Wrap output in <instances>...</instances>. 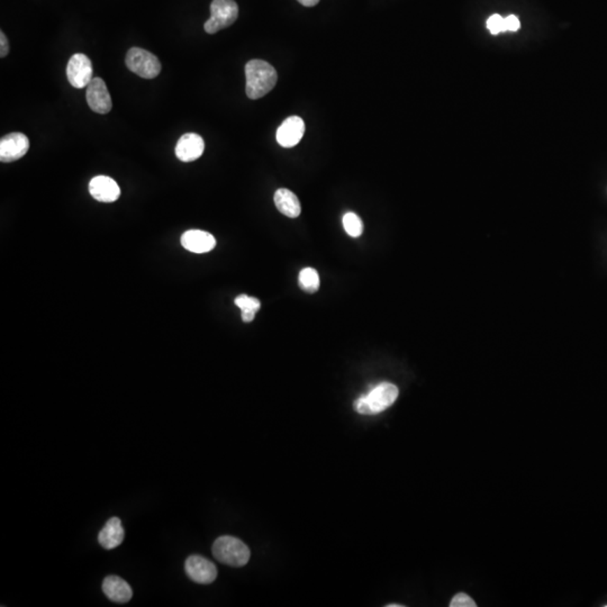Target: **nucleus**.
Segmentation results:
<instances>
[{"instance_id":"f257e3e1","label":"nucleus","mask_w":607,"mask_h":607,"mask_svg":"<svg viewBox=\"0 0 607 607\" xmlns=\"http://www.w3.org/2000/svg\"><path fill=\"white\" fill-rule=\"evenodd\" d=\"M245 92L249 98L260 99L274 89L277 84V71L274 66L263 60H251L245 66Z\"/></svg>"},{"instance_id":"f03ea898","label":"nucleus","mask_w":607,"mask_h":607,"mask_svg":"<svg viewBox=\"0 0 607 607\" xmlns=\"http://www.w3.org/2000/svg\"><path fill=\"white\" fill-rule=\"evenodd\" d=\"M398 397V388L390 383L376 386L367 395L354 402V409L361 415L379 414L388 409Z\"/></svg>"},{"instance_id":"7ed1b4c3","label":"nucleus","mask_w":607,"mask_h":607,"mask_svg":"<svg viewBox=\"0 0 607 607\" xmlns=\"http://www.w3.org/2000/svg\"><path fill=\"white\" fill-rule=\"evenodd\" d=\"M212 551L219 562L231 567H243L248 564L251 557L248 546L240 539L231 536L216 539Z\"/></svg>"},{"instance_id":"20e7f679","label":"nucleus","mask_w":607,"mask_h":607,"mask_svg":"<svg viewBox=\"0 0 607 607\" xmlns=\"http://www.w3.org/2000/svg\"><path fill=\"white\" fill-rule=\"evenodd\" d=\"M239 17V6L234 0H213L210 3V18L205 23L208 34H215L235 23Z\"/></svg>"},{"instance_id":"39448f33","label":"nucleus","mask_w":607,"mask_h":607,"mask_svg":"<svg viewBox=\"0 0 607 607\" xmlns=\"http://www.w3.org/2000/svg\"><path fill=\"white\" fill-rule=\"evenodd\" d=\"M125 64L127 69L143 79H154L161 72V64L156 55L141 47L129 50Z\"/></svg>"},{"instance_id":"423d86ee","label":"nucleus","mask_w":607,"mask_h":607,"mask_svg":"<svg viewBox=\"0 0 607 607\" xmlns=\"http://www.w3.org/2000/svg\"><path fill=\"white\" fill-rule=\"evenodd\" d=\"M66 77L72 87L77 89L86 88L94 79L90 59L82 53L72 55L66 66Z\"/></svg>"},{"instance_id":"0eeeda50","label":"nucleus","mask_w":607,"mask_h":607,"mask_svg":"<svg viewBox=\"0 0 607 607\" xmlns=\"http://www.w3.org/2000/svg\"><path fill=\"white\" fill-rule=\"evenodd\" d=\"M29 150V140L23 133H10L0 141V161L3 163L17 161Z\"/></svg>"},{"instance_id":"6e6552de","label":"nucleus","mask_w":607,"mask_h":607,"mask_svg":"<svg viewBox=\"0 0 607 607\" xmlns=\"http://www.w3.org/2000/svg\"><path fill=\"white\" fill-rule=\"evenodd\" d=\"M188 577L197 584H212L217 577L215 564L202 555H190L184 564Z\"/></svg>"},{"instance_id":"1a4fd4ad","label":"nucleus","mask_w":607,"mask_h":607,"mask_svg":"<svg viewBox=\"0 0 607 607\" xmlns=\"http://www.w3.org/2000/svg\"><path fill=\"white\" fill-rule=\"evenodd\" d=\"M86 98L92 112L104 115L112 110L110 94L103 79H92V82L87 86Z\"/></svg>"},{"instance_id":"9d476101","label":"nucleus","mask_w":607,"mask_h":607,"mask_svg":"<svg viewBox=\"0 0 607 607\" xmlns=\"http://www.w3.org/2000/svg\"><path fill=\"white\" fill-rule=\"evenodd\" d=\"M305 134V123L298 116H291L282 122L277 131V142L282 147H294Z\"/></svg>"},{"instance_id":"9b49d317","label":"nucleus","mask_w":607,"mask_h":607,"mask_svg":"<svg viewBox=\"0 0 607 607\" xmlns=\"http://www.w3.org/2000/svg\"><path fill=\"white\" fill-rule=\"evenodd\" d=\"M204 151V140L196 133H187L182 136L175 149L177 158L182 162L195 161L203 156Z\"/></svg>"},{"instance_id":"f8f14e48","label":"nucleus","mask_w":607,"mask_h":607,"mask_svg":"<svg viewBox=\"0 0 607 607\" xmlns=\"http://www.w3.org/2000/svg\"><path fill=\"white\" fill-rule=\"evenodd\" d=\"M89 193L92 198L101 203H114L121 196L117 182L107 176H97L89 182Z\"/></svg>"},{"instance_id":"ddd939ff","label":"nucleus","mask_w":607,"mask_h":607,"mask_svg":"<svg viewBox=\"0 0 607 607\" xmlns=\"http://www.w3.org/2000/svg\"><path fill=\"white\" fill-rule=\"evenodd\" d=\"M182 248L193 254H207L216 247V240L206 231L189 230L182 234Z\"/></svg>"},{"instance_id":"4468645a","label":"nucleus","mask_w":607,"mask_h":607,"mask_svg":"<svg viewBox=\"0 0 607 607\" xmlns=\"http://www.w3.org/2000/svg\"><path fill=\"white\" fill-rule=\"evenodd\" d=\"M103 592L110 601L124 604L133 597V590L124 579L118 576H108L103 581Z\"/></svg>"},{"instance_id":"2eb2a0df","label":"nucleus","mask_w":607,"mask_h":607,"mask_svg":"<svg viewBox=\"0 0 607 607\" xmlns=\"http://www.w3.org/2000/svg\"><path fill=\"white\" fill-rule=\"evenodd\" d=\"M124 529L121 520L112 518L107 521L98 534V542L104 549L112 550L121 546L124 541Z\"/></svg>"},{"instance_id":"dca6fc26","label":"nucleus","mask_w":607,"mask_h":607,"mask_svg":"<svg viewBox=\"0 0 607 607\" xmlns=\"http://www.w3.org/2000/svg\"><path fill=\"white\" fill-rule=\"evenodd\" d=\"M275 204L278 208L280 213L291 217V219H296L302 213V207H300V199L297 198L291 190L286 188H280L275 193L274 197Z\"/></svg>"},{"instance_id":"f3484780","label":"nucleus","mask_w":607,"mask_h":607,"mask_svg":"<svg viewBox=\"0 0 607 607\" xmlns=\"http://www.w3.org/2000/svg\"><path fill=\"white\" fill-rule=\"evenodd\" d=\"M235 305L242 311V320L244 323H250L254 320L256 314L261 307V302L258 298L248 296V295H240L236 297Z\"/></svg>"},{"instance_id":"a211bd4d","label":"nucleus","mask_w":607,"mask_h":607,"mask_svg":"<svg viewBox=\"0 0 607 607\" xmlns=\"http://www.w3.org/2000/svg\"><path fill=\"white\" fill-rule=\"evenodd\" d=\"M298 284H300V287L302 288V291H306L308 294L316 293L320 288L319 272L314 268L302 269L300 272Z\"/></svg>"},{"instance_id":"6ab92c4d","label":"nucleus","mask_w":607,"mask_h":607,"mask_svg":"<svg viewBox=\"0 0 607 607\" xmlns=\"http://www.w3.org/2000/svg\"><path fill=\"white\" fill-rule=\"evenodd\" d=\"M343 228L351 237H359L363 232V221L357 214L349 212L343 216Z\"/></svg>"},{"instance_id":"aec40b11","label":"nucleus","mask_w":607,"mask_h":607,"mask_svg":"<svg viewBox=\"0 0 607 607\" xmlns=\"http://www.w3.org/2000/svg\"><path fill=\"white\" fill-rule=\"evenodd\" d=\"M487 29H490L492 35H497L504 32V18L501 15L494 14L487 20Z\"/></svg>"},{"instance_id":"412c9836","label":"nucleus","mask_w":607,"mask_h":607,"mask_svg":"<svg viewBox=\"0 0 607 607\" xmlns=\"http://www.w3.org/2000/svg\"><path fill=\"white\" fill-rule=\"evenodd\" d=\"M450 606L476 607L477 606V604H476L475 601H474L470 596H468L465 593H459L452 599L451 603H450Z\"/></svg>"},{"instance_id":"4be33fe9","label":"nucleus","mask_w":607,"mask_h":607,"mask_svg":"<svg viewBox=\"0 0 607 607\" xmlns=\"http://www.w3.org/2000/svg\"><path fill=\"white\" fill-rule=\"evenodd\" d=\"M520 27H521V23L515 15H509L506 18H504V32H506V31L516 32L520 29Z\"/></svg>"},{"instance_id":"5701e85b","label":"nucleus","mask_w":607,"mask_h":607,"mask_svg":"<svg viewBox=\"0 0 607 607\" xmlns=\"http://www.w3.org/2000/svg\"><path fill=\"white\" fill-rule=\"evenodd\" d=\"M9 53V43L5 33H0V57L5 58Z\"/></svg>"},{"instance_id":"b1692460","label":"nucleus","mask_w":607,"mask_h":607,"mask_svg":"<svg viewBox=\"0 0 607 607\" xmlns=\"http://www.w3.org/2000/svg\"><path fill=\"white\" fill-rule=\"evenodd\" d=\"M297 1L305 7L316 6L317 3H320V0H297Z\"/></svg>"},{"instance_id":"393cba45","label":"nucleus","mask_w":607,"mask_h":607,"mask_svg":"<svg viewBox=\"0 0 607 607\" xmlns=\"http://www.w3.org/2000/svg\"><path fill=\"white\" fill-rule=\"evenodd\" d=\"M403 606H404V605H400V604H389V605H387V607H403Z\"/></svg>"},{"instance_id":"a878e982","label":"nucleus","mask_w":607,"mask_h":607,"mask_svg":"<svg viewBox=\"0 0 607 607\" xmlns=\"http://www.w3.org/2000/svg\"><path fill=\"white\" fill-rule=\"evenodd\" d=\"M605 607H607V605H605Z\"/></svg>"}]
</instances>
